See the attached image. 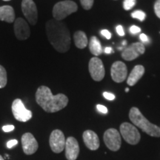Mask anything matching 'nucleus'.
Here are the masks:
<instances>
[{
	"instance_id": "f8f14e48",
	"label": "nucleus",
	"mask_w": 160,
	"mask_h": 160,
	"mask_svg": "<svg viewBox=\"0 0 160 160\" xmlns=\"http://www.w3.org/2000/svg\"><path fill=\"white\" fill-rule=\"evenodd\" d=\"M111 78L115 82L121 83L125 81L128 75V69L126 65L122 62H115L111 66Z\"/></svg>"
},
{
	"instance_id": "a211bd4d",
	"label": "nucleus",
	"mask_w": 160,
	"mask_h": 160,
	"mask_svg": "<svg viewBox=\"0 0 160 160\" xmlns=\"http://www.w3.org/2000/svg\"><path fill=\"white\" fill-rule=\"evenodd\" d=\"M0 20L11 23L15 20V12L10 5H4L0 7Z\"/></svg>"
},
{
	"instance_id": "7c9ffc66",
	"label": "nucleus",
	"mask_w": 160,
	"mask_h": 160,
	"mask_svg": "<svg viewBox=\"0 0 160 160\" xmlns=\"http://www.w3.org/2000/svg\"><path fill=\"white\" fill-rule=\"evenodd\" d=\"M117 33L119 34V36L120 37H123V36H125V31H124L123 30V28L122 25H118L117 27Z\"/></svg>"
},
{
	"instance_id": "0eeeda50",
	"label": "nucleus",
	"mask_w": 160,
	"mask_h": 160,
	"mask_svg": "<svg viewBox=\"0 0 160 160\" xmlns=\"http://www.w3.org/2000/svg\"><path fill=\"white\" fill-rule=\"evenodd\" d=\"M104 142L107 148L113 151H117L121 147L122 140L119 131L115 128H109L104 133Z\"/></svg>"
},
{
	"instance_id": "9d476101",
	"label": "nucleus",
	"mask_w": 160,
	"mask_h": 160,
	"mask_svg": "<svg viewBox=\"0 0 160 160\" xmlns=\"http://www.w3.org/2000/svg\"><path fill=\"white\" fill-rule=\"evenodd\" d=\"M65 137L60 130H54L50 136L49 143L51 148L56 153H61L65 147Z\"/></svg>"
},
{
	"instance_id": "b1692460",
	"label": "nucleus",
	"mask_w": 160,
	"mask_h": 160,
	"mask_svg": "<svg viewBox=\"0 0 160 160\" xmlns=\"http://www.w3.org/2000/svg\"><path fill=\"white\" fill-rule=\"evenodd\" d=\"M94 0H80L82 6L85 10H90L93 5Z\"/></svg>"
},
{
	"instance_id": "1a4fd4ad",
	"label": "nucleus",
	"mask_w": 160,
	"mask_h": 160,
	"mask_svg": "<svg viewBox=\"0 0 160 160\" xmlns=\"http://www.w3.org/2000/svg\"><path fill=\"white\" fill-rule=\"evenodd\" d=\"M22 11L26 19L32 25H35L38 19L37 5L33 0H22Z\"/></svg>"
},
{
	"instance_id": "c85d7f7f",
	"label": "nucleus",
	"mask_w": 160,
	"mask_h": 160,
	"mask_svg": "<svg viewBox=\"0 0 160 160\" xmlns=\"http://www.w3.org/2000/svg\"><path fill=\"white\" fill-rule=\"evenodd\" d=\"M18 144V141L17 139H11L7 142V147L8 148H12L13 147H14L15 145H17Z\"/></svg>"
},
{
	"instance_id": "bb28decb",
	"label": "nucleus",
	"mask_w": 160,
	"mask_h": 160,
	"mask_svg": "<svg viewBox=\"0 0 160 160\" xmlns=\"http://www.w3.org/2000/svg\"><path fill=\"white\" fill-rule=\"evenodd\" d=\"M103 97H105L106 99L110 100V101H112V100L115 99V95L111 93H108V92H104Z\"/></svg>"
},
{
	"instance_id": "ddd939ff",
	"label": "nucleus",
	"mask_w": 160,
	"mask_h": 160,
	"mask_svg": "<svg viewBox=\"0 0 160 160\" xmlns=\"http://www.w3.org/2000/svg\"><path fill=\"white\" fill-rule=\"evenodd\" d=\"M14 33L19 40H25L31 36L28 24L22 18H18L14 22Z\"/></svg>"
},
{
	"instance_id": "393cba45",
	"label": "nucleus",
	"mask_w": 160,
	"mask_h": 160,
	"mask_svg": "<svg viewBox=\"0 0 160 160\" xmlns=\"http://www.w3.org/2000/svg\"><path fill=\"white\" fill-rule=\"evenodd\" d=\"M154 12L158 18L160 19V0H157L154 4Z\"/></svg>"
},
{
	"instance_id": "4c0bfd02",
	"label": "nucleus",
	"mask_w": 160,
	"mask_h": 160,
	"mask_svg": "<svg viewBox=\"0 0 160 160\" xmlns=\"http://www.w3.org/2000/svg\"><path fill=\"white\" fill-rule=\"evenodd\" d=\"M3 1H11V0H3Z\"/></svg>"
},
{
	"instance_id": "f3484780",
	"label": "nucleus",
	"mask_w": 160,
	"mask_h": 160,
	"mask_svg": "<svg viewBox=\"0 0 160 160\" xmlns=\"http://www.w3.org/2000/svg\"><path fill=\"white\" fill-rule=\"evenodd\" d=\"M144 73H145V68L141 65H136L130 73L128 78V85L130 86L136 85L138 82V81L142 77Z\"/></svg>"
},
{
	"instance_id": "f704fd0d",
	"label": "nucleus",
	"mask_w": 160,
	"mask_h": 160,
	"mask_svg": "<svg viewBox=\"0 0 160 160\" xmlns=\"http://www.w3.org/2000/svg\"><path fill=\"white\" fill-rule=\"evenodd\" d=\"M125 45H126V41H124L123 42H122V45H123V46H125Z\"/></svg>"
},
{
	"instance_id": "2eb2a0df",
	"label": "nucleus",
	"mask_w": 160,
	"mask_h": 160,
	"mask_svg": "<svg viewBox=\"0 0 160 160\" xmlns=\"http://www.w3.org/2000/svg\"><path fill=\"white\" fill-rule=\"evenodd\" d=\"M65 156L67 159L76 160L79 153V146L77 140L74 137H70L66 139Z\"/></svg>"
},
{
	"instance_id": "4468645a",
	"label": "nucleus",
	"mask_w": 160,
	"mask_h": 160,
	"mask_svg": "<svg viewBox=\"0 0 160 160\" xmlns=\"http://www.w3.org/2000/svg\"><path fill=\"white\" fill-rule=\"evenodd\" d=\"M22 145L25 154L31 155L37 151L39 145L35 137L31 133H25L22 137Z\"/></svg>"
},
{
	"instance_id": "6e6552de",
	"label": "nucleus",
	"mask_w": 160,
	"mask_h": 160,
	"mask_svg": "<svg viewBox=\"0 0 160 160\" xmlns=\"http://www.w3.org/2000/svg\"><path fill=\"white\" fill-rule=\"evenodd\" d=\"M88 69L92 79L94 81L99 82L105 77V67H104L102 61L98 57H93L90 60Z\"/></svg>"
},
{
	"instance_id": "9b49d317",
	"label": "nucleus",
	"mask_w": 160,
	"mask_h": 160,
	"mask_svg": "<svg viewBox=\"0 0 160 160\" xmlns=\"http://www.w3.org/2000/svg\"><path fill=\"white\" fill-rule=\"evenodd\" d=\"M145 51V48L142 43L135 42L124 50L122 53V57L126 61H132L139 57L140 55L144 54Z\"/></svg>"
},
{
	"instance_id": "473e14b6",
	"label": "nucleus",
	"mask_w": 160,
	"mask_h": 160,
	"mask_svg": "<svg viewBox=\"0 0 160 160\" xmlns=\"http://www.w3.org/2000/svg\"><path fill=\"white\" fill-rule=\"evenodd\" d=\"M139 39L142 42V44L148 42V37L145 33H141L139 36Z\"/></svg>"
},
{
	"instance_id": "4be33fe9",
	"label": "nucleus",
	"mask_w": 160,
	"mask_h": 160,
	"mask_svg": "<svg viewBox=\"0 0 160 160\" xmlns=\"http://www.w3.org/2000/svg\"><path fill=\"white\" fill-rule=\"evenodd\" d=\"M131 17L134 18V19H137L139 21L142 22L145 19L146 14L145 12H143L142 11H135L131 13Z\"/></svg>"
},
{
	"instance_id": "7ed1b4c3",
	"label": "nucleus",
	"mask_w": 160,
	"mask_h": 160,
	"mask_svg": "<svg viewBox=\"0 0 160 160\" xmlns=\"http://www.w3.org/2000/svg\"><path fill=\"white\" fill-rule=\"evenodd\" d=\"M129 118L137 127L151 137H160V128L154 124L150 122L137 108L133 107L130 110Z\"/></svg>"
},
{
	"instance_id": "dca6fc26",
	"label": "nucleus",
	"mask_w": 160,
	"mask_h": 160,
	"mask_svg": "<svg viewBox=\"0 0 160 160\" xmlns=\"http://www.w3.org/2000/svg\"><path fill=\"white\" fill-rule=\"evenodd\" d=\"M82 137L88 148L91 151H96L99 148V139L95 132L88 130L84 132Z\"/></svg>"
},
{
	"instance_id": "f257e3e1",
	"label": "nucleus",
	"mask_w": 160,
	"mask_h": 160,
	"mask_svg": "<svg viewBox=\"0 0 160 160\" xmlns=\"http://www.w3.org/2000/svg\"><path fill=\"white\" fill-rule=\"evenodd\" d=\"M46 33L50 43L59 53H65L71 47V34L62 22L51 19L46 23Z\"/></svg>"
},
{
	"instance_id": "cd10ccee",
	"label": "nucleus",
	"mask_w": 160,
	"mask_h": 160,
	"mask_svg": "<svg viewBox=\"0 0 160 160\" xmlns=\"http://www.w3.org/2000/svg\"><path fill=\"white\" fill-rule=\"evenodd\" d=\"M130 32H131L132 34H137V33L141 32V28L138 27V26L133 25L130 28Z\"/></svg>"
},
{
	"instance_id": "aec40b11",
	"label": "nucleus",
	"mask_w": 160,
	"mask_h": 160,
	"mask_svg": "<svg viewBox=\"0 0 160 160\" xmlns=\"http://www.w3.org/2000/svg\"><path fill=\"white\" fill-rule=\"evenodd\" d=\"M89 49L93 55L98 57L102 53V48L99 40L97 37H91L89 42Z\"/></svg>"
},
{
	"instance_id": "e433bc0d",
	"label": "nucleus",
	"mask_w": 160,
	"mask_h": 160,
	"mask_svg": "<svg viewBox=\"0 0 160 160\" xmlns=\"http://www.w3.org/2000/svg\"><path fill=\"white\" fill-rule=\"evenodd\" d=\"M125 91H126V92H128V91H129V89H128V88H126V89H125Z\"/></svg>"
},
{
	"instance_id": "c756f323",
	"label": "nucleus",
	"mask_w": 160,
	"mask_h": 160,
	"mask_svg": "<svg viewBox=\"0 0 160 160\" xmlns=\"http://www.w3.org/2000/svg\"><path fill=\"white\" fill-rule=\"evenodd\" d=\"M101 34L107 39H110L111 38V33H110V31H108V30H102V31H101Z\"/></svg>"
},
{
	"instance_id": "5701e85b",
	"label": "nucleus",
	"mask_w": 160,
	"mask_h": 160,
	"mask_svg": "<svg viewBox=\"0 0 160 160\" xmlns=\"http://www.w3.org/2000/svg\"><path fill=\"white\" fill-rule=\"evenodd\" d=\"M137 3V0H125L123 3V8L126 11H129L134 7Z\"/></svg>"
},
{
	"instance_id": "39448f33",
	"label": "nucleus",
	"mask_w": 160,
	"mask_h": 160,
	"mask_svg": "<svg viewBox=\"0 0 160 160\" xmlns=\"http://www.w3.org/2000/svg\"><path fill=\"white\" fill-rule=\"evenodd\" d=\"M120 133L123 139L131 145H137L140 141V133L134 125L128 122H123L120 125Z\"/></svg>"
},
{
	"instance_id": "c9c22d12",
	"label": "nucleus",
	"mask_w": 160,
	"mask_h": 160,
	"mask_svg": "<svg viewBox=\"0 0 160 160\" xmlns=\"http://www.w3.org/2000/svg\"><path fill=\"white\" fill-rule=\"evenodd\" d=\"M0 160H4V159H3V157H2L1 155H0Z\"/></svg>"
},
{
	"instance_id": "412c9836",
	"label": "nucleus",
	"mask_w": 160,
	"mask_h": 160,
	"mask_svg": "<svg viewBox=\"0 0 160 160\" xmlns=\"http://www.w3.org/2000/svg\"><path fill=\"white\" fill-rule=\"evenodd\" d=\"M7 72L3 66L0 65V88H3L7 85Z\"/></svg>"
},
{
	"instance_id": "f03ea898",
	"label": "nucleus",
	"mask_w": 160,
	"mask_h": 160,
	"mask_svg": "<svg viewBox=\"0 0 160 160\" xmlns=\"http://www.w3.org/2000/svg\"><path fill=\"white\" fill-rule=\"evenodd\" d=\"M36 101L48 113H55L65 108L68 103V98L63 93L53 95L47 86H40L36 92Z\"/></svg>"
},
{
	"instance_id": "72a5a7b5",
	"label": "nucleus",
	"mask_w": 160,
	"mask_h": 160,
	"mask_svg": "<svg viewBox=\"0 0 160 160\" xmlns=\"http://www.w3.org/2000/svg\"><path fill=\"white\" fill-rule=\"evenodd\" d=\"M112 52L113 53V49H112V48H111V47H107V48H105V53L110 54V53H111Z\"/></svg>"
},
{
	"instance_id": "423d86ee",
	"label": "nucleus",
	"mask_w": 160,
	"mask_h": 160,
	"mask_svg": "<svg viewBox=\"0 0 160 160\" xmlns=\"http://www.w3.org/2000/svg\"><path fill=\"white\" fill-rule=\"evenodd\" d=\"M12 112L15 119L19 122L29 121L32 118V112L25 107V105L20 99H16L12 104Z\"/></svg>"
},
{
	"instance_id": "a878e982",
	"label": "nucleus",
	"mask_w": 160,
	"mask_h": 160,
	"mask_svg": "<svg viewBox=\"0 0 160 160\" xmlns=\"http://www.w3.org/2000/svg\"><path fill=\"white\" fill-rule=\"evenodd\" d=\"M97 109L98 110V111L100 112V113H104V114L108 113V111L107 108L102 105H97Z\"/></svg>"
},
{
	"instance_id": "2f4dec72",
	"label": "nucleus",
	"mask_w": 160,
	"mask_h": 160,
	"mask_svg": "<svg viewBox=\"0 0 160 160\" xmlns=\"http://www.w3.org/2000/svg\"><path fill=\"white\" fill-rule=\"evenodd\" d=\"M14 128H15V127L13 125H5V126H3V127H2V130L5 132H11L12 131H13Z\"/></svg>"
},
{
	"instance_id": "20e7f679",
	"label": "nucleus",
	"mask_w": 160,
	"mask_h": 160,
	"mask_svg": "<svg viewBox=\"0 0 160 160\" xmlns=\"http://www.w3.org/2000/svg\"><path fill=\"white\" fill-rule=\"evenodd\" d=\"M78 10L77 3L71 0H65L57 2L53 6V19L58 21H61L65 19L68 16L75 13Z\"/></svg>"
},
{
	"instance_id": "6ab92c4d",
	"label": "nucleus",
	"mask_w": 160,
	"mask_h": 160,
	"mask_svg": "<svg viewBox=\"0 0 160 160\" xmlns=\"http://www.w3.org/2000/svg\"><path fill=\"white\" fill-rule=\"evenodd\" d=\"M73 39H74L76 47L79 49L85 48L88 44L87 36H86L85 32L83 31H78L76 32L74 35H73Z\"/></svg>"
}]
</instances>
